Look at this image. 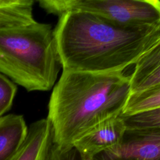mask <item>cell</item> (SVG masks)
Wrapping results in <instances>:
<instances>
[{
	"label": "cell",
	"mask_w": 160,
	"mask_h": 160,
	"mask_svg": "<svg viewBox=\"0 0 160 160\" xmlns=\"http://www.w3.org/2000/svg\"><path fill=\"white\" fill-rule=\"evenodd\" d=\"M160 106V84L140 92L131 94L122 114H131Z\"/></svg>",
	"instance_id": "11"
},
{
	"label": "cell",
	"mask_w": 160,
	"mask_h": 160,
	"mask_svg": "<svg viewBox=\"0 0 160 160\" xmlns=\"http://www.w3.org/2000/svg\"><path fill=\"white\" fill-rule=\"evenodd\" d=\"M126 127L119 116L109 118L94 126L74 144L73 146L86 160H93L101 152L116 146Z\"/></svg>",
	"instance_id": "6"
},
{
	"label": "cell",
	"mask_w": 160,
	"mask_h": 160,
	"mask_svg": "<svg viewBox=\"0 0 160 160\" xmlns=\"http://www.w3.org/2000/svg\"><path fill=\"white\" fill-rule=\"evenodd\" d=\"M28 128L21 115L0 118V160H10L23 144Z\"/></svg>",
	"instance_id": "9"
},
{
	"label": "cell",
	"mask_w": 160,
	"mask_h": 160,
	"mask_svg": "<svg viewBox=\"0 0 160 160\" xmlns=\"http://www.w3.org/2000/svg\"><path fill=\"white\" fill-rule=\"evenodd\" d=\"M131 94L123 72L92 73L62 70L48 104L52 141L67 149L98 123L120 115Z\"/></svg>",
	"instance_id": "2"
},
{
	"label": "cell",
	"mask_w": 160,
	"mask_h": 160,
	"mask_svg": "<svg viewBox=\"0 0 160 160\" xmlns=\"http://www.w3.org/2000/svg\"><path fill=\"white\" fill-rule=\"evenodd\" d=\"M129 77L131 94L160 84V38L134 64Z\"/></svg>",
	"instance_id": "7"
},
{
	"label": "cell",
	"mask_w": 160,
	"mask_h": 160,
	"mask_svg": "<svg viewBox=\"0 0 160 160\" xmlns=\"http://www.w3.org/2000/svg\"><path fill=\"white\" fill-rule=\"evenodd\" d=\"M33 0H0V30L30 24Z\"/></svg>",
	"instance_id": "10"
},
{
	"label": "cell",
	"mask_w": 160,
	"mask_h": 160,
	"mask_svg": "<svg viewBox=\"0 0 160 160\" xmlns=\"http://www.w3.org/2000/svg\"><path fill=\"white\" fill-rule=\"evenodd\" d=\"M54 33L62 70L110 73L134 64L160 38V26L124 27L71 11L59 17Z\"/></svg>",
	"instance_id": "1"
},
{
	"label": "cell",
	"mask_w": 160,
	"mask_h": 160,
	"mask_svg": "<svg viewBox=\"0 0 160 160\" xmlns=\"http://www.w3.org/2000/svg\"><path fill=\"white\" fill-rule=\"evenodd\" d=\"M38 2L48 13L59 17L80 11L124 27L160 26L159 0H39Z\"/></svg>",
	"instance_id": "4"
},
{
	"label": "cell",
	"mask_w": 160,
	"mask_h": 160,
	"mask_svg": "<svg viewBox=\"0 0 160 160\" xmlns=\"http://www.w3.org/2000/svg\"><path fill=\"white\" fill-rule=\"evenodd\" d=\"M61 67L50 24L35 21L0 30V72L28 91L51 89Z\"/></svg>",
	"instance_id": "3"
},
{
	"label": "cell",
	"mask_w": 160,
	"mask_h": 160,
	"mask_svg": "<svg viewBox=\"0 0 160 160\" xmlns=\"http://www.w3.org/2000/svg\"><path fill=\"white\" fill-rule=\"evenodd\" d=\"M16 89V85L0 74V118L11 108Z\"/></svg>",
	"instance_id": "13"
},
{
	"label": "cell",
	"mask_w": 160,
	"mask_h": 160,
	"mask_svg": "<svg viewBox=\"0 0 160 160\" xmlns=\"http://www.w3.org/2000/svg\"><path fill=\"white\" fill-rule=\"evenodd\" d=\"M126 129L160 128V106L131 114L119 115Z\"/></svg>",
	"instance_id": "12"
},
{
	"label": "cell",
	"mask_w": 160,
	"mask_h": 160,
	"mask_svg": "<svg viewBox=\"0 0 160 160\" xmlns=\"http://www.w3.org/2000/svg\"><path fill=\"white\" fill-rule=\"evenodd\" d=\"M93 160H160V128L126 129L116 146Z\"/></svg>",
	"instance_id": "5"
},
{
	"label": "cell",
	"mask_w": 160,
	"mask_h": 160,
	"mask_svg": "<svg viewBox=\"0 0 160 160\" xmlns=\"http://www.w3.org/2000/svg\"><path fill=\"white\" fill-rule=\"evenodd\" d=\"M52 141L50 122L42 119L32 123L21 147L10 160H46Z\"/></svg>",
	"instance_id": "8"
},
{
	"label": "cell",
	"mask_w": 160,
	"mask_h": 160,
	"mask_svg": "<svg viewBox=\"0 0 160 160\" xmlns=\"http://www.w3.org/2000/svg\"><path fill=\"white\" fill-rule=\"evenodd\" d=\"M46 160H86L74 147L67 149L59 148L52 141Z\"/></svg>",
	"instance_id": "14"
}]
</instances>
